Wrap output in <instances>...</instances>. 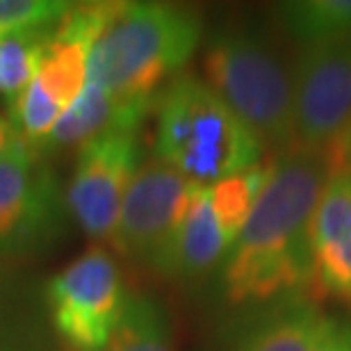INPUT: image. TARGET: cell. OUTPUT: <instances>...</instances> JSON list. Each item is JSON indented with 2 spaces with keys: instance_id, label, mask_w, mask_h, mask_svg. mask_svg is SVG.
<instances>
[{
  "instance_id": "obj_6",
  "label": "cell",
  "mask_w": 351,
  "mask_h": 351,
  "mask_svg": "<svg viewBox=\"0 0 351 351\" xmlns=\"http://www.w3.org/2000/svg\"><path fill=\"white\" fill-rule=\"evenodd\" d=\"M128 297L121 269L103 247H89L46 287L53 326L71 351H103Z\"/></svg>"
},
{
  "instance_id": "obj_21",
  "label": "cell",
  "mask_w": 351,
  "mask_h": 351,
  "mask_svg": "<svg viewBox=\"0 0 351 351\" xmlns=\"http://www.w3.org/2000/svg\"><path fill=\"white\" fill-rule=\"evenodd\" d=\"M19 139H21V137H19V132H16V128L12 125L10 119H3V117H0V153H5L12 144H16Z\"/></svg>"
},
{
  "instance_id": "obj_18",
  "label": "cell",
  "mask_w": 351,
  "mask_h": 351,
  "mask_svg": "<svg viewBox=\"0 0 351 351\" xmlns=\"http://www.w3.org/2000/svg\"><path fill=\"white\" fill-rule=\"evenodd\" d=\"M53 27L16 34V37L0 41V94L5 96L10 108L37 75L44 46Z\"/></svg>"
},
{
  "instance_id": "obj_13",
  "label": "cell",
  "mask_w": 351,
  "mask_h": 351,
  "mask_svg": "<svg viewBox=\"0 0 351 351\" xmlns=\"http://www.w3.org/2000/svg\"><path fill=\"white\" fill-rule=\"evenodd\" d=\"M331 322V315L304 294L280 299L244 335L237 351H315Z\"/></svg>"
},
{
  "instance_id": "obj_22",
  "label": "cell",
  "mask_w": 351,
  "mask_h": 351,
  "mask_svg": "<svg viewBox=\"0 0 351 351\" xmlns=\"http://www.w3.org/2000/svg\"><path fill=\"white\" fill-rule=\"evenodd\" d=\"M340 165H347L351 169V135L347 137L345 146H342V153H340Z\"/></svg>"
},
{
  "instance_id": "obj_16",
  "label": "cell",
  "mask_w": 351,
  "mask_h": 351,
  "mask_svg": "<svg viewBox=\"0 0 351 351\" xmlns=\"http://www.w3.org/2000/svg\"><path fill=\"white\" fill-rule=\"evenodd\" d=\"M103 351H173L167 308L149 294H130L121 319Z\"/></svg>"
},
{
  "instance_id": "obj_7",
  "label": "cell",
  "mask_w": 351,
  "mask_h": 351,
  "mask_svg": "<svg viewBox=\"0 0 351 351\" xmlns=\"http://www.w3.org/2000/svg\"><path fill=\"white\" fill-rule=\"evenodd\" d=\"M351 135V39L301 46L294 58V149L340 165Z\"/></svg>"
},
{
  "instance_id": "obj_4",
  "label": "cell",
  "mask_w": 351,
  "mask_h": 351,
  "mask_svg": "<svg viewBox=\"0 0 351 351\" xmlns=\"http://www.w3.org/2000/svg\"><path fill=\"white\" fill-rule=\"evenodd\" d=\"M203 73L265 149H294V60L276 41L247 27L223 30L210 39Z\"/></svg>"
},
{
  "instance_id": "obj_23",
  "label": "cell",
  "mask_w": 351,
  "mask_h": 351,
  "mask_svg": "<svg viewBox=\"0 0 351 351\" xmlns=\"http://www.w3.org/2000/svg\"><path fill=\"white\" fill-rule=\"evenodd\" d=\"M3 311H5V297H3V276H0V322H3Z\"/></svg>"
},
{
  "instance_id": "obj_17",
  "label": "cell",
  "mask_w": 351,
  "mask_h": 351,
  "mask_svg": "<svg viewBox=\"0 0 351 351\" xmlns=\"http://www.w3.org/2000/svg\"><path fill=\"white\" fill-rule=\"evenodd\" d=\"M267 173H269V162H261L242 173L228 176V178L210 187V203H213L215 217L230 244L237 240L240 230L247 223L258 194L267 180Z\"/></svg>"
},
{
  "instance_id": "obj_9",
  "label": "cell",
  "mask_w": 351,
  "mask_h": 351,
  "mask_svg": "<svg viewBox=\"0 0 351 351\" xmlns=\"http://www.w3.org/2000/svg\"><path fill=\"white\" fill-rule=\"evenodd\" d=\"M142 162V137L132 125L105 130L78 149L64 199L78 226L96 242H112L123 196Z\"/></svg>"
},
{
  "instance_id": "obj_11",
  "label": "cell",
  "mask_w": 351,
  "mask_h": 351,
  "mask_svg": "<svg viewBox=\"0 0 351 351\" xmlns=\"http://www.w3.org/2000/svg\"><path fill=\"white\" fill-rule=\"evenodd\" d=\"M313 285L351 306V169L333 167L313 221Z\"/></svg>"
},
{
  "instance_id": "obj_15",
  "label": "cell",
  "mask_w": 351,
  "mask_h": 351,
  "mask_svg": "<svg viewBox=\"0 0 351 351\" xmlns=\"http://www.w3.org/2000/svg\"><path fill=\"white\" fill-rule=\"evenodd\" d=\"M283 30L301 46L351 39V0H294L278 7Z\"/></svg>"
},
{
  "instance_id": "obj_20",
  "label": "cell",
  "mask_w": 351,
  "mask_h": 351,
  "mask_svg": "<svg viewBox=\"0 0 351 351\" xmlns=\"http://www.w3.org/2000/svg\"><path fill=\"white\" fill-rule=\"evenodd\" d=\"M315 351H351V322L333 317L324 340Z\"/></svg>"
},
{
  "instance_id": "obj_19",
  "label": "cell",
  "mask_w": 351,
  "mask_h": 351,
  "mask_svg": "<svg viewBox=\"0 0 351 351\" xmlns=\"http://www.w3.org/2000/svg\"><path fill=\"white\" fill-rule=\"evenodd\" d=\"M73 3L66 0H0V41L16 34L48 30Z\"/></svg>"
},
{
  "instance_id": "obj_3",
  "label": "cell",
  "mask_w": 351,
  "mask_h": 351,
  "mask_svg": "<svg viewBox=\"0 0 351 351\" xmlns=\"http://www.w3.org/2000/svg\"><path fill=\"white\" fill-rule=\"evenodd\" d=\"M153 119V158L194 185L213 187L261 165L265 146L208 82L192 73H180L162 87Z\"/></svg>"
},
{
  "instance_id": "obj_1",
  "label": "cell",
  "mask_w": 351,
  "mask_h": 351,
  "mask_svg": "<svg viewBox=\"0 0 351 351\" xmlns=\"http://www.w3.org/2000/svg\"><path fill=\"white\" fill-rule=\"evenodd\" d=\"M333 167L324 153L301 149L271 160L256 206L223 263L230 304L280 301L313 287V221Z\"/></svg>"
},
{
  "instance_id": "obj_14",
  "label": "cell",
  "mask_w": 351,
  "mask_h": 351,
  "mask_svg": "<svg viewBox=\"0 0 351 351\" xmlns=\"http://www.w3.org/2000/svg\"><path fill=\"white\" fill-rule=\"evenodd\" d=\"M153 112V105H119L108 91L98 85L87 82L82 94L78 96L71 108H69L53 132L41 146L44 149H64V146H82L89 139L98 137L101 132L110 128H121L132 125L142 128L144 119Z\"/></svg>"
},
{
  "instance_id": "obj_10",
  "label": "cell",
  "mask_w": 351,
  "mask_h": 351,
  "mask_svg": "<svg viewBox=\"0 0 351 351\" xmlns=\"http://www.w3.org/2000/svg\"><path fill=\"white\" fill-rule=\"evenodd\" d=\"M194 187L173 167L156 158L144 160L123 196L110 244L128 261L158 269L185 217Z\"/></svg>"
},
{
  "instance_id": "obj_8",
  "label": "cell",
  "mask_w": 351,
  "mask_h": 351,
  "mask_svg": "<svg viewBox=\"0 0 351 351\" xmlns=\"http://www.w3.org/2000/svg\"><path fill=\"white\" fill-rule=\"evenodd\" d=\"M64 201L37 146L19 139L0 153V256L48 247L64 221Z\"/></svg>"
},
{
  "instance_id": "obj_2",
  "label": "cell",
  "mask_w": 351,
  "mask_h": 351,
  "mask_svg": "<svg viewBox=\"0 0 351 351\" xmlns=\"http://www.w3.org/2000/svg\"><path fill=\"white\" fill-rule=\"evenodd\" d=\"M201 41V19L171 3H119L96 39L87 82L119 105H156L162 85L178 78Z\"/></svg>"
},
{
  "instance_id": "obj_12",
  "label": "cell",
  "mask_w": 351,
  "mask_h": 351,
  "mask_svg": "<svg viewBox=\"0 0 351 351\" xmlns=\"http://www.w3.org/2000/svg\"><path fill=\"white\" fill-rule=\"evenodd\" d=\"M230 247L210 203V187L196 185L171 247L156 271L182 283H196L226 263Z\"/></svg>"
},
{
  "instance_id": "obj_5",
  "label": "cell",
  "mask_w": 351,
  "mask_h": 351,
  "mask_svg": "<svg viewBox=\"0 0 351 351\" xmlns=\"http://www.w3.org/2000/svg\"><path fill=\"white\" fill-rule=\"evenodd\" d=\"M112 12V3L73 5L55 23L37 75L10 108V121L23 142L41 151L55 123L78 101L87 85L89 53L110 23Z\"/></svg>"
}]
</instances>
